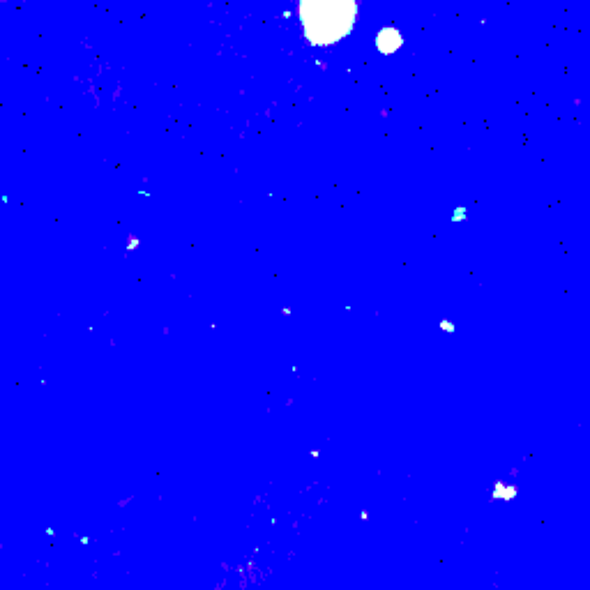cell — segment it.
<instances>
[{"label":"cell","mask_w":590,"mask_h":590,"mask_svg":"<svg viewBox=\"0 0 590 590\" xmlns=\"http://www.w3.org/2000/svg\"><path fill=\"white\" fill-rule=\"evenodd\" d=\"M378 47H381L383 51H395V49H399V44H402V37H399L395 30H383V35L378 37Z\"/></svg>","instance_id":"obj_2"},{"label":"cell","mask_w":590,"mask_h":590,"mask_svg":"<svg viewBox=\"0 0 590 590\" xmlns=\"http://www.w3.org/2000/svg\"><path fill=\"white\" fill-rule=\"evenodd\" d=\"M300 19L314 44H332L353 28L355 0H302Z\"/></svg>","instance_id":"obj_1"}]
</instances>
